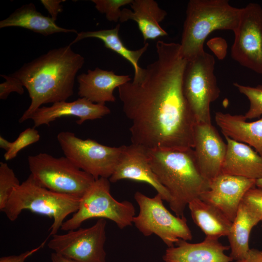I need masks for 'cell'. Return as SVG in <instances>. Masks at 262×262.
<instances>
[{"label":"cell","instance_id":"obj_1","mask_svg":"<svg viewBox=\"0 0 262 262\" xmlns=\"http://www.w3.org/2000/svg\"><path fill=\"white\" fill-rule=\"evenodd\" d=\"M156 48V60L139 78L118 88L131 143L151 150L193 148L196 121L183 89L187 61L179 43L158 41Z\"/></svg>","mask_w":262,"mask_h":262},{"label":"cell","instance_id":"obj_2","mask_svg":"<svg viewBox=\"0 0 262 262\" xmlns=\"http://www.w3.org/2000/svg\"><path fill=\"white\" fill-rule=\"evenodd\" d=\"M84 62L69 45L50 49L10 74L22 82L31 99L19 122L30 119L42 104L66 101L72 96L76 76Z\"/></svg>","mask_w":262,"mask_h":262},{"label":"cell","instance_id":"obj_3","mask_svg":"<svg viewBox=\"0 0 262 262\" xmlns=\"http://www.w3.org/2000/svg\"><path fill=\"white\" fill-rule=\"evenodd\" d=\"M148 155L153 172L171 196L170 209L176 216H184L186 206L207 191L211 183L200 172L193 148L148 149Z\"/></svg>","mask_w":262,"mask_h":262},{"label":"cell","instance_id":"obj_4","mask_svg":"<svg viewBox=\"0 0 262 262\" xmlns=\"http://www.w3.org/2000/svg\"><path fill=\"white\" fill-rule=\"evenodd\" d=\"M242 8L227 0H190L187 4L180 45V53L187 61L205 50L204 41L215 30L236 29Z\"/></svg>","mask_w":262,"mask_h":262},{"label":"cell","instance_id":"obj_5","mask_svg":"<svg viewBox=\"0 0 262 262\" xmlns=\"http://www.w3.org/2000/svg\"><path fill=\"white\" fill-rule=\"evenodd\" d=\"M80 201V198L41 186L30 174L14 190L2 212L11 221L24 210L53 218L49 236L57 234L66 218L77 211Z\"/></svg>","mask_w":262,"mask_h":262},{"label":"cell","instance_id":"obj_6","mask_svg":"<svg viewBox=\"0 0 262 262\" xmlns=\"http://www.w3.org/2000/svg\"><path fill=\"white\" fill-rule=\"evenodd\" d=\"M108 179L95 180L91 186L80 198L77 211L65 221L61 229L69 231L80 228L85 221L94 218L108 219L123 229L133 224L135 209L127 200L118 201L110 193Z\"/></svg>","mask_w":262,"mask_h":262},{"label":"cell","instance_id":"obj_7","mask_svg":"<svg viewBox=\"0 0 262 262\" xmlns=\"http://www.w3.org/2000/svg\"><path fill=\"white\" fill-rule=\"evenodd\" d=\"M31 175L41 186L58 193L81 198L95 178L76 166L66 156L40 153L28 157Z\"/></svg>","mask_w":262,"mask_h":262},{"label":"cell","instance_id":"obj_8","mask_svg":"<svg viewBox=\"0 0 262 262\" xmlns=\"http://www.w3.org/2000/svg\"><path fill=\"white\" fill-rule=\"evenodd\" d=\"M134 198L139 207V213L134 217L133 224L145 236L154 234L168 247L175 246L180 239H192L186 218L172 214L164 206L160 194L149 197L137 191Z\"/></svg>","mask_w":262,"mask_h":262},{"label":"cell","instance_id":"obj_9","mask_svg":"<svg viewBox=\"0 0 262 262\" xmlns=\"http://www.w3.org/2000/svg\"><path fill=\"white\" fill-rule=\"evenodd\" d=\"M214 66V57L205 51L187 61L183 89L196 123H212L210 105L220 93Z\"/></svg>","mask_w":262,"mask_h":262},{"label":"cell","instance_id":"obj_10","mask_svg":"<svg viewBox=\"0 0 262 262\" xmlns=\"http://www.w3.org/2000/svg\"><path fill=\"white\" fill-rule=\"evenodd\" d=\"M57 139L65 156L95 180L109 179L123 147L105 146L90 139H82L67 131L59 133Z\"/></svg>","mask_w":262,"mask_h":262},{"label":"cell","instance_id":"obj_11","mask_svg":"<svg viewBox=\"0 0 262 262\" xmlns=\"http://www.w3.org/2000/svg\"><path fill=\"white\" fill-rule=\"evenodd\" d=\"M106 223L105 219L100 218L89 228L53 235L48 246L77 262H105Z\"/></svg>","mask_w":262,"mask_h":262},{"label":"cell","instance_id":"obj_12","mask_svg":"<svg viewBox=\"0 0 262 262\" xmlns=\"http://www.w3.org/2000/svg\"><path fill=\"white\" fill-rule=\"evenodd\" d=\"M232 58L241 66L262 74V8L249 3L242 8L238 25L233 32Z\"/></svg>","mask_w":262,"mask_h":262},{"label":"cell","instance_id":"obj_13","mask_svg":"<svg viewBox=\"0 0 262 262\" xmlns=\"http://www.w3.org/2000/svg\"><path fill=\"white\" fill-rule=\"evenodd\" d=\"M255 180L220 174L211 181L209 189L199 198L233 222L246 192L256 186Z\"/></svg>","mask_w":262,"mask_h":262},{"label":"cell","instance_id":"obj_14","mask_svg":"<svg viewBox=\"0 0 262 262\" xmlns=\"http://www.w3.org/2000/svg\"><path fill=\"white\" fill-rule=\"evenodd\" d=\"M125 179L147 183L161 195L164 200L169 203L171 200L169 192L153 172L149 162L148 149L143 146L132 143L123 145L118 163L109 180L116 182Z\"/></svg>","mask_w":262,"mask_h":262},{"label":"cell","instance_id":"obj_15","mask_svg":"<svg viewBox=\"0 0 262 262\" xmlns=\"http://www.w3.org/2000/svg\"><path fill=\"white\" fill-rule=\"evenodd\" d=\"M227 145L212 123H196L193 148L199 169L211 181L221 174Z\"/></svg>","mask_w":262,"mask_h":262},{"label":"cell","instance_id":"obj_16","mask_svg":"<svg viewBox=\"0 0 262 262\" xmlns=\"http://www.w3.org/2000/svg\"><path fill=\"white\" fill-rule=\"evenodd\" d=\"M111 113L105 104L95 103L84 98H80L71 102L62 101L52 105L38 108L30 119L33 122V127L49 124L64 116H77V123L81 125L86 120L100 119Z\"/></svg>","mask_w":262,"mask_h":262},{"label":"cell","instance_id":"obj_17","mask_svg":"<svg viewBox=\"0 0 262 262\" xmlns=\"http://www.w3.org/2000/svg\"><path fill=\"white\" fill-rule=\"evenodd\" d=\"M219 238L206 236L197 243L179 240L168 247L163 256L164 262H231L233 260L224 252L230 248L223 245Z\"/></svg>","mask_w":262,"mask_h":262},{"label":"cell","instance_id":"obj_18","mask_svg":"<svg viewBox=\"0 0 262 262\" xmlns=\"http://www.w3.org/2000/svg\"><path fill=\"white\" fill-rule=\"evenodd\" d=\"M79 84L78 94L95 103L114 102L115 98L114 91L116 88L130 82L129 75H117L113 71L96 67L89 69L77 77Z\"/></svg>","mask_w":262,"mask_h":262},{"label":"cell","instance_id":"obj_19","mask_svg":"<svg viewBox=\"0 0 262 262\" xmlns=\"http://www.w3.org/2000/svg\"><path fill=\"white\" fill-rule=\"evenodd\" d=\"M224 136L227 148L221 174L262 179V157L249 146Z\"/></svg>","mask_w":262,"mask_h":262},{"label":"cell","instance_id":"obj_20","mask_svg":"<svg viewBox=\"0 0 262 262\" xmlns=\"http://www.w3.org/2000/svg\"><path fill=\"white\" fill-rule=\"evenodd\" d=\"M130 5L132 10L123 9L119 21L124 22L129 20L135 21L145 43L147 40L155 39L167 35V33L160 24L165 18L167 12L159 7L157 1L133 0Z\"/></svg>","mask_w":262,"mask_h":262},{"label":"cell","instance_id":"obj_21","mask_svg":"<svg viewBox=\"0 0 262 262\" xmlns=\"http://www.w3.org/2000/svg\"><path fill=\"white\" fill-rule=\"evenodd\" d=\"M215 121L224 136L248 144L262 157V118L247 122L244 115L218 112Z\"/></svg>","mask_w":262,"mask_h":262},{"label":"cell","instance_id":"obj_22","mask_svg":"<svg viewBox=\"0 0 262 262\" xmlns=\"http://www.w3.org/2000/svg\"><path fill=\"white\" fill-rule=\"evenodd\" d=\"M10 27L25 28L46 36L58 33H78L74 29L59 26L51 17L38 12L33 3L21 6L0 21V28Z\"/></svg>","mask_w":262,"mask_h":262},{"label":"cell","instance_id":"obj_23","mask_svg":"<svg viewBox=\"0 0 262 262\" xmlns=\"http://www.w3.org/2000/svg\"><path fill=\"white\" fill-rule=\"evenodd\" d=\"M261 221L260 215L242 201L227 236L231 249L229 256L233 260L243 259L248 254L251 231Z\"/></svg>","mask_w":262,"mask_h":262},{"label":"cell","instance_id":"obj_24","mask_svg":"<svg viewBox=\"0 0 262 262\" xmlns=\"http://www.w3.org/2000/svg\"><path fill=\"white\" fill-rule=\"evenodd\" d=\"M188 206L193 222L206 236L219 238L228 235L232 222L215 207L200 198L192 200Z\"/></svg>","mask_w":262,"mask_h":262},{"label":"cell","instance_id":"obj_25","mask_svg":"<svg viewBox=\"0 0 262 262\" xmlns=\"http://www.w3.org/2000/svg\"><path fill=\"white\" fill-rule=\"evenodd\" d=\"M119 30L120 25L118 24L113 29L78 33L75 39L69 45H71L87 38L100 39L106 48L118 54L131 64L134 71L133 80H135L139 79L142 73L143 68L139 66V61L147 50L149 44L146 42L142 48L137 50H131L125 46L121 40L119 35Z\"/></svg>","mask_w":262,"mask_h":262},{"label":"cell","instance_id":"obj_26","mask_svg":"<svg viewBox=\"0 0 262 262\" xmlns=\"http://www.w3.org/2000/svg\"><path fill=\"white\" fill-rule=\"evenodd\" d=\"M20 185L14 170L6 163L0 162V211H2L14 190Z\"/></svg>","mask_w":262,"mask_h":262},{"label":"cell","instance_id":"obj_27","mask_svg":"<svg viewBox=\"0 0 262 262\" xmlns=\"http://www.w3.org/2000/svg\"><path fill=\"white\" fill-rule=\"evenodd\" d=\"M238 91L245 95L250 102V106L244 115L246 119L259 118L262 115V85L251 87L233 83Z\"/></svg>","mask_w":262,"mask_h":262},{"label":"cell","instance_id":"obj_28","mask_svg":"<svg viewBox=\"0 0 262 262\" xmlns=\"http://www.w3.org/2000/svg\"><path fill=\"white\" fill-rule=\"evenodd\" d=\"M40 139L38 131L35 128H28L22 131L17 138L12 142V146L4 155L6 161L15 158L18 153L24 147L38 142Z\"/></svg>","mask_w":262,"mask_h":262},{"label":"cell","instance_id":"obj_29","mask_svg":"<svg viewBox=\"0 0 262 262\" xmlns=\"http://www.w3.org/2000/svg\"><path fill=\"white\" fill-rule=\"evenodd\" d=\"M133 0H92L96 9L105 14L106 19L110 22L119 21L122 6L131 4Z\"/></svg>","mask_w":262,"mask_h":262},{"label":"cell","instance_id":"obj_30","mask_svg":"<svg viewBox=\"0 0 262 262\" xmlns=\"http://www.w3.org/2000/svg\"><path fill=\"white\" fill-rule=\"evenodd\" d=\"M5 79V81L0 84V99H6L10 93L16 92L22 95L24 92V86L17 78L11 75H0Z\"/></svg>","mask_w":262,"mask_h":262},{"label":"cell","instance_id":"obj_31","mask_svg":"<svg viewBox=\"0 0 262 262\" xmlns=\"http://www.w3.org/2000/svg\"><path fill=\"white\" fill-rule=\"evenodd\" d=\"M242 202L260 215L262 222V189L255 186L250 188L245 194Z\"/></svg>","mask_w":262,"mask_h":262},{"label":"cell","instance_id":"obj_32","mask_svg":"<svg viewBox=\"0 0 262 262\" xmlns=\"http://www.w3.org/2000/svg\"><path fill=\"white\" fill-rule=\"evenodd\" d=\"M46 241L47 240H45L37 247L25 251L19 255L1 257L0 258V262H25L27 258L43 247Z\"/></svg>","mask_w":262,"mask_h":262},{"label":"cell","instance_id":"obj_33","mask_svg":"<svg viewBox=\"0 0 262 262\" xmlns=\"http://www.w3.org/2000/svg\"><path fill=\"white\" fill-rule=\"evenodd\" d=\"M65 0H41V3L51 16V18L56 21L58 14L63 11V5L61 4Z\"/></svg>","mask_w":262,"mask_h":262},{"label":"cell","instance_id":"obj_34","mask_svg":"<svg viewBox=\"0 0 262 262\" xmlns=\"http://www.w3.org/2000/svg\"><path fill=\"white\" fill-rule=\"evenodd\" d=\"M234 262H262V250L250 249L245 257Z\"/></svg>","mask_w":262,"mask_h":262},{"label":"cell","instance_id":"obj_35","mask_svg":"<svg viewBox=\"0 0 262 262\" xmlns=\"http://www.w3.org/2000/svg\"><path fill=\"white\" fill-rule=\"evenodd\" d=\"M51 262H77L74 260L65 257L55 252L51 254Z\"/></svg>","mask_w":262,"mask_h":262},{"label":"cell","instance_id":"obj_36","mask_svg":"<svg viewBox=\"0 0 262 262\" xmlns=\"http://www.w3.org/2000/svg\"><path fill=\"white\" fill-rule=\"evenodd\" d=\"M12 142H9L4 137L0 136V147L4 149L6 152L10 149Z\"/></svg>","mask_w":262,"mask_h":262},{"label":"cell","instance_id":"obj_37","mask_svg":"<svg viewBox=\"0 0 262 262\" xmlns=\"http://www.w3.org/2000/svg\"><path fill=\"white\" fill-rule=\"evenodd\" d=\"M256 186L262 189V178L256 180Z\"/></svg>","mask_w":262,"mask_h":262}]
</instances>
